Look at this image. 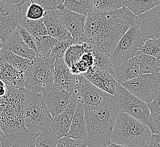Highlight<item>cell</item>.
I'll list each match as a JSON object with an SVG mask.
<instances>
[{
	"label": "cell",
	"instance_id": "1",
	"mask_svg": "<svg viewBox=\"0 0 160 147\" xmlns=\"http://www.w3.org/2000/svg\"><path fill=\"white\" fill-rule=\"evenodd\" d=\"M136 17L124 5L110 11L92 10L86 16L85 42L98 47L110 57L120 38L135 23Z\"/></svg>",
	"mask_w": 160,
	"mask_h": 147
},
{
	"label": "cell",
	"instance_id": "2",
	"mask_svg": "<svg viewBox=\"0 0 160 147\" xmlns=\"http://www.w3.org/2000/svg\"><path fill=\"white\" fill-rule=\"evenodd\" d=\"M7 85L5 95L0 97V126L5 134L2 147H35L24 123L25 87Z\"/></svg>",
	"mask_w": 160,
	"mask_h": 147
},
{
	"label": "cell",
	"instance_id": "3",
	"mask_svg": "<svg viewBox=\"0 0 160 147\" xmlns=\"http://www.w3.org/2000/svg\"><path fill=\"white\" fill-rule=\"evenodd\" d=\"M84 105L87 147H108L118 111L115 100L98 106Z\"/></svg>",
	"mask_w": 160,
	"mask_h": 147
},
{
	"label": "cell",
	"instance_id": "4",
	"mask_svg": "<svg viewBox=\"0 0 160 147\" xmlns=\"http://www.w3.org/2000/svg\"><path fill=\"white\" fill-rule=\"evenodd\" d=\"M152 133L147 124L119 111L108 147H145Z\"/></svg>",
	"mask_w": 160,
	"mask_h": 147
},
{
	"label": "cell",
	"instance_id": "5",
	"mask_svg": "<svg viewBox=\"0 0 160 147\" xmlns=\"http://www.w3.org/2000/svg\"><path fill=\"white\" fill-rule=\"evenodd\" d=\"M23 117L25 126L35 139L43 132L51 129L53 119L40 93L25 88Z\"/></svg>",
	"mask_w": 160,
	"mask_h": 147
},
{
	"label": "cell",
	"instance_id": "6",
	"mask_svg": "<svg viewBox=\"0 0 160 147\" xmlns=\"http://www.w3.org/2000/svg\"><path fill=\"white\" fill-rule=\"evenodd\" d=\"M54 62L49 57L37 55L25 75V88L42 93L54 81Z\"/></svg>",
	"mask_w": 160,
	"mask_h": 147
},
{
	"label": "cell",
	"instance_id": "7",
	"mask_svg": "<svg viewBox=\"0 0 160 147\" xmlns=\"http://www.w3.org/2000/svg\"><path fill=\"white\" fill-rule=\"evenodd\" d=\"M113 96L119 111L147 124L152 132H156L148 103L133 95L119 83L117 84Z\"/></svg>",
	"mask_w": 160,
	"mask_h": 147
},
{
	"label": "cell",
	"instance_id": "8",
	"mask_svg": "<svg viewBox=\"0 0 160 147\" xmlns=\"http://www.w3.org/2000/svg\"><path fill=\"white\" fill-rule=\"evenodd\" d=\"M144 43L138 25L133 23L118 41L110 56L112 67H116L132 58Z\"/></svg>",
	"mask_w": 160,
	"mask_h": 147
},
{
	"label": "cell",
	"instance_id": "9",
	"mask_svg": "<svg viewBox=\"0 0 160 147\" xmlns=\"http://www.w3.org/2000/svg\"><path fill=\"white\" fill-rule=\"evenodd\" d=\"M159 73L142 74L121 84L124 88L142 101L149 103L160 93Z\"/></svg>",
	"mask_w": 160,
	"mask_h": 147
},
{
	"label": "cell",
	"instance_id": "10",
	"mask_svg": "<svg viewBox=\"0 0 160 147\" xmlns=\"http://www.w3.org/2000/svg\"><path fill=\"white\" fill-rule=\"evenodd\" d=\"M72 92L76 93L85 105L98 106L114 101L113 95L99 88L82 74L78 75L77 84Z\"/></svg>",
	"mask_w": 160,
	"mask_h": 147
},
{
	"label": "cell",
	"instance_id": "11",
	"mask_svg": "<svg viewBox=\"0 0 160 147\" xmlns=\"http://www.w3.org/2000/svg\"><path fill=\"white\" fill-rule=\"evenodd\" d=\"M22 6L10 5L0 0V38L3 42L7 40L25 17Z\"/></svg>",
	"mask_w": 160,
	"mask_h": 147
},
{
	"label": "cell",
	"instance_id": "12",
	"mask_svg": "<svg viewBox=\"0 0 160 147\" xmlns=\"http://www.w3.org/2000/svg\"><path fill=\"white\" fill-rule=\"evenodd\" d=\"M40 94L54 120L68 106L72 93L53 83L52 86Z\"/></svg>",
	"mask_w": 160,
	"mask_h": 147
},
{
	"label": "cell",
	"instance_id": "13",
	"mask_svg": "<svg viewBox=\"0 0 160 147\" xmlns=\"http://www.w3.org/2000/svg\"><path fill=\"white\" fill-rule=\"evenodd\" d=\"M144 39L160 38V4L136 17Z\"/></svg>",
	"mask_w": 160,
	"mask_h": 147
},
{
	"label": "cell",
	"instance_id": "14",
	"mask_svg": "<svg viewBox=\"0 0 160 147\" xmlns=\"http://www.w3.org/2000/svg\"><path fill=\"white\" fill-rule=\"evenodd\" d=\"M59 10L65 27L71 34L74 43L85 42V25L86 16L64 8Z\"/></svg>",
	"mask_w": 160,
	"mask_h": 147
},
{
	"label": "cell",
	"instance_id": "15",
	"mask_svg": "<svg viewBox=\"0 0 160 147\" xmlns=\"http://www.w3.org/2000/svg\"><path fill=\"white\" fill-rule=\"evenodd\" d=\"M69 103L64 111L55 119L53 120L51 129L59 138L67 136L70 129L77 105L78 97L76 93L71 92Z\"/></svg>",
	"mask_w": 160,
	"mask_h": 147
},
{
	"label": "cell",
	"instance_id": "16",
	"mask_svg": "<svg viewBox=\"0 0 160 147\" xmlns=\"http://www.w3.org/2000/svg\"><path fill=\"white\" fill-rule=\"evenodd\" d=\"M77 79L78 74L71 72L64 58L57 59L54 62V84L68 92H72L76 86Z\"/></svg>",
	"mask_w": 160,
	"mask_h": 147
},
{
	"label": "cell",
	"instance_id": "17",
	"mask_svg": "<svg viewBox=\"0 0 160 147\" xmlns=\"http://www.w3.org/2000/svg\"><path fill=\"white\" fill-rule=\"evenodd\" d=\"M82 75L99 88L114 95L117 82L110 74L93 66Z\"/></svg>",
	"mask_w": 160,
	"mask_h": 147
},
{
	"label": "cell",
	"instance_id": "18",
	"mask_svg": "<svg viewBox=\"0 0 160 147\" xmlns=\"http://www.w3.org/2000/svg\"><path fill=\"white\" fill-rule=\"evenodd\" d=\"M48 35L58 40L64 39L68 36L69 32L65 27L63 21L58 9L46 10L43 18Z\"/></svg>",
	"mask_w": 160,
	"mask_h": 147
},
{
	"label": "cell",
	"instance_id": "19",
	"mask_svg": "<svg viewBox=\"0 0 160 147\" xmlns=\"http://www.w3.org/2000/svg\"><path fill=\"white\" fill-rule=\"evenodd\" d=\"M139 52L132 58L113 68L114 78L118 83L122 84L127 81L132 79L141 75Z\"/></svg>",
	"mask_w": 160,
	"mask_h": 147
},
{
	"label": "cell",
	"instance_id": "20",
	"mask_svg": "<svg viewBox=\"0 0 160 147\" xmlns=\"http://www.w3.org/2000/svg\"><path fill=\"white\" fill-rule=\"evenodd\" d=\"M67 136L87 142L88 134L84 117V105L82 101L79 98H78L73 118Z\"/></svg>",
	"mask_w": 160,
	"mask_h": 147
},
{
	"label": "cell",
	"instance_id": "21",
	"mask_svg": "<svg viewBox=\"0 0 160 147\" xmlns=\"http://www.w3.org/2000/svg\"><path fill=\"white\" fill-rule=\"evenodd\" d=\"M2 47L16 55L30 60L34 59L37 55L25 44L18 34L17 28L3 42Z\"/></svg>",
	"mask_w": 160,
	"mask_h": 147
},
{
	"label": "cell",
	"instance_id": "22",
	"mask_svg": "<svg viewBox=\"0 0 160 147\" xmlns=\"http://www.w3.org/2000/svg\"><path fill=\"white\" fill-rule=\"evenodd\" d=\"M25 73L16 69L8 62L0 59V79L6 84L25 87Z\"/></svg>",
	"mask_w": 160,
	"mask_h": 147
},
{
	"label": "cell",
	"instance_id": "23",
	"mask_svg": "<svg viewBox=\"0 0 160 147\" xmlns=\"http://www.w3.org/2000/svg\"><path fill=\"white\" fill-rule=\"evenodd\" d=\"M87 43V42H86ZM87 45L90 50L92 53L94 57V66L110 74L114 77L113 67L111 64L110 57L98 47L87 43Z\"/></svg>",
	"mask_w": 160,
	"mask_h": 147
},
{
	"label": "cell",
	"instance_id": "24",
	"mask_svg": "<svg viewBox=\"0 0 160 147\" xmlns=\"http://www.w3.org/2000/svg\"><path fill=\"white\" fill-rule=\"evenodd\" d=\"M86 50L81 56L80 59L72 64L69 69L71 72L74 74H83L94 66V57L92 53L90 50L85 42Z\"/></svg>",
	"mask_w": 160,
	"mask_h": 147
},
{
	"label": "cell",
	"instance_id": "25",
	"mask_svg": "<svg viewBox=\"0 0 160 147\" xmlns=\"http://www.w3.org/2000/svg\"><path fill=\"white\" fill-rule=\"evenodd\" d=\"M0 59L9 63L16 69L26 72L30 66L32 60L23 58L2 47L0 52Z\"/></svg>",
	"mask_w": 160,
	"mask_h": 147
},
{
	"label": "cell",
	"instance_id": "26",
	"mask_svg": "<svg viewBox=\"0 0 160 147\" xmlns=\"http://www.w3.org/2000/svg\"><path fill=\"white\" fill-rule=\"evenodd\" d=\"M139 51L140 74L158 73L160 69V58Z\"/></svg>",
	"mask_w": 160,
	"mask_h": 147
},
{
	"label": "cell",
	"instance_id": "27",
	"mask_svg": "<svg viewBox=\"0 0 160 147\" xmlns=\"http://www.w3.org/2000/svg\"><path fill=\"white\" fill-rule=\"evenodd\" d=\"M160 4V0H126L124 5L137 16Z\"/></svg>",
	"mask_w": 160,
	"mask_h": 147
},
{
	"label": "cell",
	"instance_id": "28",
	"mask_svg": "<svg viewBox=\"0 0 160 147\" xmlns=\"http://www.w3.org/2000/svg\"><path fill=\"white\" fill-rule=\"evenodd\" d=\"M63 8L87 16L93 10L92 0H65Z\"/></svg>",
	"mask_w": 160,
	"mask_h": 147
},
{
	"label": "cell",
	"instance_id": "29",
	"mask_svg": "<svg viewBox=\"0 0 160 147\" xmlns=\"http://www.w3.org/2000/svg\"><path fill=\"white\" fill-rule=\"evenodd\" d=\"M19 25L27 29L35 37L48 35V32L44 23L43 18L30 19L24 17L22 19Z\"/></svg>",
	"mask_w": 160,
	"mask_h": 147
},
{
	"label": "cell",
	"instance_id": "30",
	"mask_svg": "<svg viewBox=\"0 0 160 147\" xmlns=\"http://www.w3.org/2000/svg\"><path fill=\"white\" fill-rule=\"evenodd\" d=\"M37 54L43 57H49V53L59 40L49 35L35 37Z\"/></svg>",
	"mask_w": 160,
	"mask_h": 147
},
{
	"label": "cell",
	"instance_id": "31",
	"mask_svg": "<svg viewBox=\"0 0 160 147\" xmlns=\"http://www.w3.org/2000/svg\"><path fill=\"white\" fill-rule=\"evenodd\" d=\"M85 43H74L68 48L65 53L64 59L68 68L77 61L85 51Z\"/></svg>",
	"mask_w": 160,
	"mask_h": 147
},
{
	"label": "cell",
	"instance_id": "32",
	"mask_svg": "<svg viewBox=\"0 0 160 147\" xmlns=\"http://www.w3.org/2000/svg\"><path fill=\"white\" fill-rule=\"evenodd\" d=\"M74 40L73 39L71 34L69 33L68 36L64 39L59 40L56 44L52 50L49 53V57L53 61H55L57 59L64 58L65 53L68 48L74 44Z\"/></svg>",
	"mask_w": 160,
	"mask_h": 147
},
{
	"label": "cell",
	"instance_id": "33",
	"mask_svg": "<svg viewBox=\"0 0 160 147\" xmlns=\"http://www.w3.org/2000/svg\"><path fill=\"white\" fill-rule=\"evenodd\" d=\"M59 138L52 130H47L41 133L35 140V147H57Z\"/></svg>",
	"mask_w": 160,
	"mask_h": 147
},
{
	"label": "cell",
	"instance_id": "34",
	"mask_svg": "<svg viewBox=\"0 0 160 147\" xmlns=\"http://www.w3.org/2000/svg\"><path fill=\"white\" fill-rule=\"evenodd\" d=\"M124 6L123 0H92L94 11L106 12L118 9Z\"/></svg>",
	"mask_w": 160,
	"mask_h": 147
},
{
	"label": "cell",
	"instance_id": "35",
	"mask_svg": "<svg viewBox=\"0 0 160 147\" xmlns=\"http://www.w3.org/2000/svg\"><path fill=\"white\" fill-rule=\"evenodd\" d=\"M139 50L148 55L160 58V38L146 39Z\"/></svg>",
	"mask_w": 160,
	"mask_h": 147
},
{
	"label": "cell",
	"instance_id": "36",
	"mask_svg": "<svg viewBox=\"0 0 160 147\" xmlns=\"http://www.w3.org/2000/svg\"><path fill=\"white\" fill-rule=\"evenodd\" d=\"M30 3H28V7L25 12V17L30 19L43 18L46 10L39 4L34 2L33 0H30Z\"/></svg>",
	"mask_w": 160,
	"mask_h": 147
},
{
	"label": "cell",
	"instance_id": "37",
	"mask_svg": "<svg viewBox=\"0 0 160 147\" xmlns=\"http://www.w3.org/2000/svg\"><path fill=\"white\" fill-rule=\"evenodd\" d=\"M148 107L156 127V132L160 133V92L153 101L148 103Z\"/></svg>",
	"mask_w": 160,
	"mask_h": 147
},
{
	"label": "cell",
	"instance_id": "38",
	"mask_svg": "<svg viewBox=\"0 0 160 147\" xmlns=\"http://www.w3.org/2000/svg\"><path fill=\"white\" fill-rule=\"evenodd\" d=\"M17 30L25 44L29 48L32 49L34 52L37 53V46L35 37L31 32L28 31L27 29H26L20 25L17 26Z\"/></svg>",
	"mask_w": 160,
	"mask_h": 147
},
{
	"label": "cell",
	"instance_id": "39",
	"mask_svg": "<svg viewBox=\"0 0 160 147\" xmlns=\"http://www.w3.org/2000/svg\"><path fill=\"white\" fill-rule=\"evenodd\" d=\"M57 147H87V142L80 139H75L64 136L59 138Z\"/></svg>",
	"mask_w": 160,
	"mask_h": 147
},
{
	"label": "cell",
	"instance_id": "40",
	"mask_svg": "<svg viewBox=\"0 0 160 147\" xmlns=\"http://www.w3.org/2000/svg\"><path fill=\"white\" fill-rule=\"evenodd\" d=\"M34 2L38 3L45 10L51 9H62L65 0H33Z\"/></svg>",
	"mask_w": 160,
	"mask_h": 147
},
{
	"label": "cell",
	"instance_id": "41",
	"mask_svg": "<svg viewBox=\"0 0 160 147\" xmlns=\"http://www.w3.org/2000/svg\"><path fill=\"white\" fill-rule=\"evenodd\" d=\"M160 147V133L152 132L151 134L145 145V147Z\"/></svg>",
	"mask_w": 160,
	"mask_h": 147
},
{
	"label": "cell",
	"instance_id": "42",
	"mask_svg": "<svg viewBox=\"0 0 160 147\" xmlns=\"http://www.w3.org/2000/svg\"><path fill=\"white\" fill-rule=\"evenodd\" d=\"M1 1H3L6 3H9L10 5L22 6L25 4L26 0H1Z\"/></svg>",
	"mask_w": 160,
	"mask_h": 147
},
{
	"label": "cell",
	"instance_id": "43",
	"mask_svg": "<svg viewBox=\"0 0 160 147\" xmlns=\"http://www.w3.org/2000/svg\"><path fill=\"white\" fill-rule=\"evenodd\" d=\"M7 92V85L3 80L0 79V97H2Z\"/></svg>",
	"mask_w": 160,
	"mask_h": 147
},
{
	"label": "cell",
	"instance_id": "44",
	"mask_svg": "<svg viewBox=\"0 0 160 147\" xmlns=\"http://www.w3.org/2000/svg\"><path fill=\"white\" fill-rule=\"evenodd\" d=\"M4 137H5V134L3 132L2 129L1 128V127L0 126V140L2 141Z\"/></svg>",
	"mask_w": 160,
	"mask_h": 147
},
{
	"label": "cell",
	"instance_id": "45",
	"mask_svg": "<svg viewBox=\"0 0 160 147\" xmlns=\"http://www.w3.org/2000/svg\"><path fill=\"white\" fill-rule=\"evenodd\" d=\"M3 41L2 40V39L0 38V52H1V50L2 48V46H3Z\"/></svg>",
	"mask_w": 160,
	"mask_h": 147
},
{
	"label": "cell",
	"instance_id": "46",
	"mask_svg": "<svg viewBox=\"0 0 160 147\" xmlns=\"http://www.w3.org/2000/svg\"><path fill=\"white\" fill-rule=\"evenodd\" d=\"M0 147H2V142L0 140Z\"/></svg>",
	"mask_w": 160,
	"mask_h": 147
},
{
	"label": "cell",
	"instance_id": "47",
	"mask_svg": "<svg viewBox=\"0 0 160 147\" xmlns=\"http://www.w3.org/2000/svg\"><path fill=\"white\" fill-rule=\"evenodd\" d=\"M159 91H160V86H159Z\"/></svg>",
	"mask_w": 160,
	"mask_h": 147
},
{
	"label": "cell",
	"instance_id": "48",
	"mask_svg": "<svg viewBox=\"0 0 160 147\" xmlns=\"http://www.w3.org/2000/svg\"><path fill=\"white\" fill-rule=\"evenodd\" d=\"M158 73H159V74H160V70H159V71H158Z\"/></svg>",
	"mask_w": 160,
	"mask_h": 147
},
{
	"label": "cell",
	"instance_id": "49",
	"mask_svg": "<svg viewBox=\"0 0 160 147\" xmlns=\"http://www.w3.org/2000/svg\"><path fill=\"white\" fill-rule=\"evenodd\" d=\"M123 1H124H124H126V0H123Z\"/></svg>",
	"mask_w": 160,
	"mask_h": 147
}]
</instances>
